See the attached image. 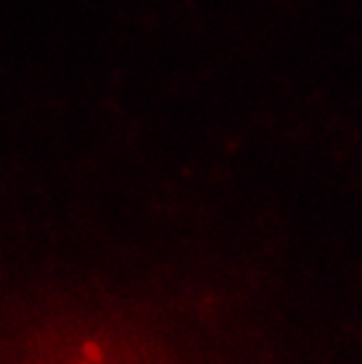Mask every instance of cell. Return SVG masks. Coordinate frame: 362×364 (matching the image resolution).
<instances>
[{
  "mask_svg": "<svg viewBox=\"0 0 362 364\" xmlns=\"http://www.w3.org/2000/svg\"><path fill=\"white\" fill-rule=\"evenodd\" d=\"M85 351H88V356H90V359H98V348H95V346H88V348H85Z\"/></svg>",
  "mask_w": 362,
  "mask_h": 364,
  "instance_id": "1",
  "label": "cell"
}]
</instances>
